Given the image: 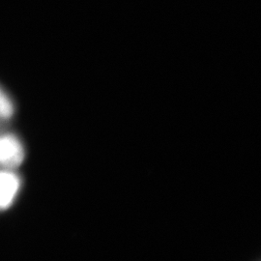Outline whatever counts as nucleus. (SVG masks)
Returning a JSON list of instances; mask_svg holds the SVG:
<instances>
[{"mask_svg":"<svg viewBox=\"0 0 261 261\" xmlns=\"http://www.w3.org/2000/svg\"><path fill=\"white\" fill-rule=\"evenodd\" d=\"M24 159V149L19 139L14 135L0 138V166L18 168Z\"/></svg>","mask_w":261,"mask_h":261,"instance_id":"1","label":"nucleus"},{"mask_svg":"<svg viewBox=\"0 0 261 261\" xmlns=\"http://www.w3.org/2000/svg\"><path fill=\"white\" fill-rule=\"evenodd\" d=\"M20 179L12 171H0V211L13 205L19 193Z\"/></svg>","mask_w":261,"mask_h":261,"instance_id":"2","label":"nucleus"},{"mask_svg":"<svg viewBox=\"0 0 261 261\" xmlns=\"http://www.w3.org/2000/svg\"><path fill=\"white\" fill-rule=\"evenodd\" d=\"M14 114V105L8 95L0 88V119L7 120Z\"/></svg>","mask_w":261,"mask_h":261,"instance_id":"3","label":"nucleus"}]
</instances>
